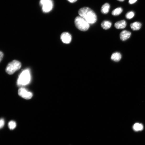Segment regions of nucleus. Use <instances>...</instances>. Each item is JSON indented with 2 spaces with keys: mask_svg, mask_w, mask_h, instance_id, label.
I'll use <instances>...</instances> for the list:
<instances>
[{
  "mask_svg": "<svg viewBox=\"0 0 145 145\" xmlns=\"http://www.w3.org/2000/svg\"><path fill=\"white\" fill-rule=\"evenodd\" d=\"M21 67V64L20 62L14 60L8 65L6 69V72L9 74H12L20 69Z\"/></svg>",
  "mask_w": 145,
  "mask_h": 145,
  "instance_id": "4",
  "label": "nucleus"
},
{
  "mask_svg": "<svg viewBox=\"0 0 145 145\" xmlns=\"http://www.w3.org/2000/svg\"><path fill=\"white\" fill-rule=\"evenodd\" d=\"M111 22L108 21H104L102 22L101 24L102 27L105 30L109 29L111 27Z\"/></svg>",
  "mask_w": 145,
  "mask_h": 145,
  "instance_id": "13",
  "label": "nucleus"
},
{
  "mask_svg": "<svg viewBox=\"0 0 145 145\" xmlns=\"http://www.w3.org/2000/svg\"><path fill=\"white\" fill-rule=\"evenodd\" d=\"M121 58V55L118 52L114 53L111 55V59L115 62L119 61Z\"/></svg>",
  "mask_w": 145,
  "mask_h": 145,
  "instance_id": "10",
  "label": "nucleus"
},
{
  "mask_svg": "<svg viewBox=\"0 0 145 145\" xmlns=\"http://www.w3.org/2000/svg\"><path fill=\"white\" fill-rule=\"evenodd\" d=\"M74 23L77 28L81 31H87L90 28V24L80 16L75 18Z\"/></svg>",
  "mask_w": 145,
  "mask_h": 145,
  "instance_id": "3",
  "label": "nucleus"
},
{
  "mask_svg": "<svg viewBox=\"0 0 145 145\" xmlns=\"http://www.w3.org/2000/svg\"><path fill=\"white\" fill-rule=\"evenodd\" d=\"M110 6L108 3H106L102 7L101 11V13L104 14H108L109 12Z\"/></svg>",
  "mask_w": 145,
  "mask_h": 145,
  "instance_id": "12",
  "label": "nucleus"
},
{
  "mask_svg": "<svg viewBox=\"0 0 145 145\" xmlns=\"http://www.w3.org/2000/svg\"><path fill=\"white\" fill-rule=\"evenodd\" d=\"M40 4L43 12L48 13L52 9L53 4L51 0H41Z\"/></svg>",
  "mask_w": 145,
  "mask_h": 145,
  "instance_id": "5",
  "label": "nucleus"
},
{
  "mask_svg": "<svg viewBox=\"0 0 145 145\" xmlns=\"http://www.w3.org/2000/svg\"><path fill=\"white\" fill-rule=\"evenodd\" d=\"M142 24L140 22H135L130 24L131 28L134 31L138 30H139L141 27Z\"/></svg>",
  "mask_w": 145,
  "mask_h": 145,
  "instance_id": "11",
  "label": "nucleus"
},
{
  "mask_svg": "<svg viewBox=\"0 0 145 145\" xmlns=\"http://www.w3.org/2000/svg\"><path fill=\"white\" fill-rule=\"evenodd\" d=\"M137 0H129V3L130 4H133L136 3Z\"/></svg>",
  "mask_w": 145,
  "mask_h": 145,
  "instance_id": "20",
  "label": "nucleus"
},
{
  "mask_svg": "<svg viewBox=\"0 0 145 145\" xmlns=\"http://www.w3.org/2000/svg\"><path fill=\"white\" fill-rule=\"evenodd\" d=\"M117 1L120 2H123L125 1V0H117Z\"/></svg>",
  "mask_w": 145,
  "mask_h": 145,
  "instance_id": "22",
  "label": "nucleus"
},
{
  "mask_svg": "<svg viewBox=\"0 0 145 145\" xmlns=\"http://www.w3.org/2000/svg\"><path fill=\"white\" fill-rule=\"evenodd\" d=\"M123 9L121 7H118L114 9L112 12V14L116 16L120 15L122 13Z\"/></svg>",
  "mask_w": 145,
  "mask_h": 145,
  "instance_id": "14",
  "label": "nucleus"
},
{
  "mask_svg": "<svg viewBox=\"0 0 145 145\" xmlns=\"http://www.w3.org/2000/svg\"><path fill=\"white\" fill-rule=\"evenodd\" d=\"M133 128L134 130L138 131L142 130L143 129V126L141 124L136 123L134 125Z\"/></svg>",
  "mask_w": 145,
  "mask_h": 145,
  "instance_id": "15",
  "label": "nucleus"
},
{
  "mask_svg": "<svg viewBox=\"0 0 145 145\" xmlns=\"http://www.w3.org/2000/svg\"><path fill=\"white\" fill-rule=\"evenodd\" d=\"M80 16L84 19L90 24H93L97 20L96 15L94 11L87 7L80 8L78 12Z\"/></svg>",
  "mask_w": 145,
  "mask_h": 145,
  "instance_id": "1",
  "label": "nucleus"
},
{
  "mask_svg": "<svg viewBox=\"0 0 145 145\" xmlns=\"http://www.w3.org/2000/svg\"><path fill=\"white\" fill-rule=\"evenodd\" d=\"M19 95L22 98L26 99H30L33 96L32 93L24 88H21L18 91Z\"/></svg>",
  "mask_w": 145,
  "mask_h": 145,
  "instance_id": "6",
  "label": "nucleus"
},
{
  "mask_svg": "<svg viewBox=\"0 0 145 145\" xmlns=\"http://www.w3.org/2000/svg\"><path fill=\"white\" fill-rule=\"evenodd\" d=\"M5 123L4 121L3 118L1 119L0 121V127L2 128L4 126Z\"/></svg>",
  "mask_w": 145,
  "mask_h": 145,
  "instance_id": "18",
  "label": "nucleus"
},
{
  "mask_svg": "<svg viewBox=\"0 0 145 145\" xmlns=\"http://www.w3.org/2000/svg\"><path fill=\"white\" fill-rule=\"evenodd\" d=\"M16 123L15 121H11L9 122L8 126L10 130H14L16 128Z\"/></svg>",
  "mask_w": 145,
  "mask_h": 145,
  "instance_id": "16",
  "label": "nucleus"
},
{
  "mask_svg": "<svg viewBox=\"0 0 145 145\" xmlns=\"http://www.w3.org/2000/svg\"><path fill=\"white\" fill-rule=\"evenodd\" d=\"M67 1L71 3H73L76 2L77 0H67Z\"/></svg>",
  "mask_w": 145,
  "mask_h": 145,
  "instance_id": "21",
  "label": "nucleus"
},
{
  "mask_svg": "<svg viewBox=\"0 0 145 145\" xmlns=\"http://www.w3.org/2000/svg\"><path fill=\"white\" fill-rule=\"evenodd\" d=\"M127 26L126 21L125 20H122L116 22L115 24V27L118 29H123Z\"/></svg>",
  "mask_w": 145,
  "mask_h": 145,
  "instance_id": "9",
  "label": "nucleus"
},
{
  "mask_svg": "<svg viewBox=\"0 0 145 145\" xmlns=\"http://www.w3.org/2000/svg\"><path fill=\"white\" fill-rule=\"evenodd\" d=\"M61 39L62 42L66 44L70 43L72 40L71 35L68 32H64L62 33Z\"/></svg>",
  "mask_w": 145,
  "mask_h": 145,
  "instance_id": "7",
  "label": "nucleus"
},
{
  "mask_svg": "<svg viewBox=\"0 0 145 145\" xmlns=\"http://www.w3.org/2000/svg\"><path fill=\"white\" fill-rule=\"evenodd\" d=\"M4 54L1 51V52H0V61H1V62L2 60Z\"/></svg>",
  "mask_w": 145,
  "mask_h": 145,
  "instance_id": "19",
  "label": "nucleus"
},
{
  "mask_svg": "<svg viewBox=\"0 0 145 145\" xmlns=\"http://www.w3.org/2000/svg\"><path fill=\"white\" fill-rule=\"evenodd\" d=\"M135 15L134 12L132 11L128 12L126 15V17L128 19L132 18Z\"/></svg>",
  "mask_w": 145,
  "mask_h": 145,
  "instance_id": "17",
  "label": "nucleus"
},
{
  "mask_svg": "<svg viewBox=\"0 0 145 145\" xmlns=\"http://www.w3.org/2000/svg\"><path fill=\"white\" fill-rule=\"evenodd\" d=\"M131 33L129 31L125 30L120 33V38L122 41H125L128 39L130 37Z\"/></svg>",
  "mask_w": 145,
  "mask_h": 145,
  "instance_id": "8",
  "label": "nucleus"
},
{
  "mask_svg": "<svg viewBox=\"0 0 145 145\" xmlns=\"http://www.w3.org/2000/svg\"><path fill=\"white\" fill-rule=\"evenodd\" d=\"M31 80L30 72L28 69L22 71L20 74L17 80V84L19 86H24L29 84Z\"/></svg>",
  "mask_w": 145,
  "mask_h": 145,
  "instance_id": "2",
  "label": "nucleus"
}]
</instances>
